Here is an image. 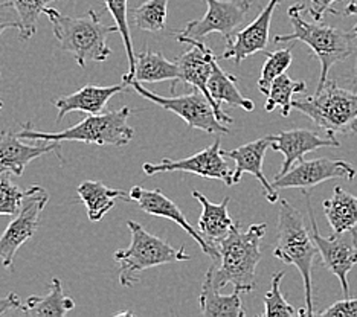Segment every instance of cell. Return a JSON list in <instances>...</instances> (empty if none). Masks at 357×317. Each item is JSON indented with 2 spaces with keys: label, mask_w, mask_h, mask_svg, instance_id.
I'll return each instance as SVG.
<instances>
[{
  "label": "cell",
  "mask_w": 357,
  "mask_h": 317,
  "mask_svg": "<svg viewBox=\"0 0 357 317\" xmlns=\"http://www.w3.org/2000/svg\"><path fill=\"white\" fill-rule=\"evenodd\" d=\"M43 14L52 24L54 36L61 51L74 55L79 68H84L87 61L102 63L112 55L107 37L118 32V26L104 24L100 13L89 10L81 17H69L54 8H46Z\"/></svg>",
  "instance_id": "7a4b0ae2"
},
{
  "label": "cell",
  "mask_w": 357,
  "mask_h": 317,
  "mask_svg": "<svg viewBox=\"0 0 357 317\" xmlns=\"http://www.w3.org/2000/svg\"><path fill=\"white\" fill-rule=\"evenodd\" d=\"M333 233H340L354 229L357 226V195L335 186L333 195L322 203Z\"/></svg>",
  "instance_id": "d4e9b609"
},
{
  "label": "cell",
  "mask_w": 357,
  "mask_h": 317,
  "mask_svg": "<svg viewBox=\"0 0 357 317\" xmlns=\"http://www.w3.org/2000/svg\"><path fill=\"white\" fill-rule=\"evenodd\" d=\"M128 0H104L105 8L110 13V15L115 20V24L118 26V32L123 37V42L126 46L127 59H128V75H132L135 70L136 55L133 52L132 45V36H130V26H128Z\"/></svg>",
  "instance_id": "4dcf8cb0"
},
{
  "label": "cell",
  "mask_w": 357,
  "mask_h": 317,
  "mask_svg": "<svg viewBox=\"0 0 357 317\" xmlns=\"http://www.w3.org/2000/svg\"><path fill=\"white\" fill-rule=\"evenodd\" d=\"M350 84L353 86V91L357 92V60H356V64H354V69H353V72H351Z\"/></svg>",
  "instance_id": "f35d334b"
},
{
  "label": "cell",
  "mask_w": 357,
  "mask_h": 317,
  "mask_svg": "<svg viewBox=\"0 0 357 317\" xmlns=\"http://www.w3.org/2000/svg\"><path fill=\"white\" fill-rule=\"evenodd\" d=\"M267 232L266 223L249 226L248 231H240V223H235L229 235L215 244L220 258L218 268L213 267L214 286L220 290L232 284L234 290L250 293L255 290V270L261 261L259 244Z\"/></svg>",
  "instance_id": "6da1fadb"
},
{
  "label": "cell",
  "mask_w": 357,
  "mask_h": 317,
  "mask_svg": "<svg viewBox=\"0 0 357 317\" xmlns=\"http://www.w3.org/2000/svg\"><path fill=\"white\" fill-rule=\"evenodd\" d=\"M339 148L340 142L335 136H321L319 133L305 128H294L287 132H280L273 134V142L271 148L278 151L284 156L281 171L278 174H284L298 162H301L307 153H312L319 148Z\"/></svg>",
  "instance_id": "2e32d148"
},
{
  "label": "cell",
  "mask_w": 357,
  "mask_h": 317,
  "mask_svg": "<svg viewBox=\"0 0 357 317\" xmlns=\"http://www.w3.org/2000/svg\"><path fill=\"white\" fill-rule=\"evenodd\" d=\"M25 192L20 191L8 176L0 178V217H15L22 208Z\"/></svg>",
  "instance_id": "d6a6232c"
},
{
  "label": "cell",
  "mask_w": 357,
  "mask_h": 317,
  "mask_svg": "<svg viewBox=\"0 0 357 317\" xmlns=\"http://www.w3.org/2000/svg\"><path fill=\"white\" fill-rule=\"evenodd\" d=\"M126 84H115V86H95L87 84L81 87L75 93L68 96H60L54 101V105L59 110L56 115V122H60L68 113L81 111L87 115H96L101 113L113 96L124 92Z\"/></svg>",
  "instance_id": "d6986e66"
},
{
  "label": "cell",
  "mask_w": 357,
  "mask_h": 317,
  "mask_svg": "<svg viewBox=\"0 0 357 317\" xmlns=\"http://www.w3.org/2000/svg\"><path fill=\"white\" fill-rule=\"evenodd\" d=\"M282 278H284V272H278L272 276V287L264 296V307H266V310L263 313L264 317H275V316L291 317V316L299 314V311L295 310V308L291 307L282 296V291H281Z\"/></svg>",
  "instance_id": "1f68e13d"
},
{
  "label": "cell",
  "mask_w": 357,
  "mask_h": 317,
  "mask_svg": "<svg viewBox=\"0 0 357 317\" xmlns=\"http://www.w3.org/2000/svg\"><path fill=\"white\" fill-rule=\"evenodd\" d=\"M116 316H118V317H121V316H135V313H133V311H121V313H118Z\"/></svg>",
  "instance_id": "ab89813d"
},
{
  "label": "cell",
  "mask_w": 357,
  "mask_h": 317,
  "mask_svg": "<svg viewBox=\"0 0 357 317\" xmlns=\"http://www.w3.org/2000/svg\"><path fill=\"white\" fill-rule=\"evenodd\" d=\"M127 226L132 233V242L128 249L115 254V261L119 264V284L123 287H133L141 281V273L149 268L191 259L185 247H173L165 240L145 231L139 223L130 219Z\"/></svg>",
  "instance_id": "52a82bcc"
},
{
  "label": "cell",
  "mask_w": 357,
  "mask_h": 317,
  "mask_svg": "<svg viewBox=\"0 0 357 317\" xmlns=\"http://www.w3.org/2000/svg\"><path fill=\"white\" fill-rule=\"evenodd\" d=\"M75 308V300L63 293L61 281L52 278L46 296H31L22 307V313L37 317H64Z\"/></svg>",
  "instance_id": "484cf974"
},
{
  "label": "cell",
  "mask_w": 357,
  "mask_h": 317,
  "mask_svg": "<svg viewBox=\"0 0 357 317\" xmlns=\"http://www.w3.org/2000/svg\"><path fill=\"white\" fill-rule=\"evenodd\" d=\"M192 197L200 201L202 205V215L199 218V232L204 235V238L215 244L220 242L223 238L229 235L231 229L234 227V222L228 212L229 197H225L222 203H213L206 199L199 191H192Z\"/></svg>",
  "instance_id": "44dd1931"
},
{
  "label": "cell",
  "mask_w": 357,
  "mask_h": 317,
  "mask_svg": "<svg viewBox=\"0 0 357 317\" xmlns=\"http://www.w3.org/2000/svg\"><path fill=\"white\" fill-rule=\"evenodd\" d=\"M280 2L281 0H269L252 23L238 31L229 42H226V51L218 59L234 60L235 64H240L248 56L264 51L269 45L272 15Z\"/></svg>",
  "instance_id": "9a60e30c"
},
{
  "label": "cell",
  "mask_w": 357,
  "mask_h": 317,
  "mask_svg": "<svg viewBox=\"0 0 357 317\" xmlns=\"http://www.w3.org/2000/svg\"><path fill=\"white\" fill-rule=\"evenodd\" d=\"M132 110L123 107L109 113H96L89 115L77 125L69 127L63 132L46 133L32 128L31 122H26L19 132L20 139L38 142H84L100 146H124L132 142L135 136L133 127H130L128 118Z\"/></svg>",
  "instance_id": "3957f363"
},
{
  "label": "cell",
  "mask_w": 357,
  "mask_h": 317,
  "mask_svg": "<svg viewBox=\"0 0 357 317\" xmlns=\"http://www.w3.org/2000/svg\"><path fill=\"white\" fill-rule=\"evenodd\" d=\"M304 199L307 201L308 214H310L312 223V237L319 249L322 256V263L328 270L339 279L345 297H350V284H348V273H350L357 264V231L356 227L350 231L331 233V237H322L316 224V218L313 214L310 195L307 190L303 191Z\"/></svg>",
  "instance_id": "9c48e42d"
},
{
  "label": "cell",
  "mask_w": 357,
  "mask_h": 317,
  "mask_svg": "<svg viewBox=\"0 0 357 317\" xmlns=\"http://www.w3.org/2000/svg\"><path fill=\"white\" fill-rule=\"evenodd\" d=\"M169 0H147L133 10L135 24L142 31L160 32L167 28Z\"/></svg>",
  "instance_id": "83f0119b"
},
{
  "label": "cell",
  "mask_w": 357,
  "mask_h": 317,
  "mask_svg": "<svg viewBox=\"0 0 357 317\" xmlns=\"http://www.w3.org/2000/svg\"><path fill=\"white\" fill-rule=\"evenodd\" d=\"M22 302L19 296L15 293H10V295L5 297H0V316L10 313L13 310H20L22 311Z\"/></svg>",
  "instance_id": "8d00e7d4"
},
{
  "label": "cell",
  "mask_w": 357,
  "mask_h": 317,
  "mask_svg": "<svg viewBox=\"0 0 357 317\" xmlns=\"http://www.w3.org/2000/svg\"><path fill=\"white\" fill-rule=\"evenodd\" d=\"M11 28L20 29V15L11 0H6V2H0V34Z\"/></svg>",
  "instance_id": "836d02e7"
},
{
  "label": "cell",
  "mask_w": 357,
  "mask_h": 317,
  "mask_svg": "<svg viewBox=\"0 0 357 317\" xmlns=\"http://www.w3.org/2000/svg\"><path fill=\"white\" fill-rule=\"evenodd\" d=\"M294 55H291L290 49H280L275 52H267L266 63L263 64L261 75L258 79V91L267 96L271 91V86L275 79H277L282 73L290 68Z\"/></svg>",
  "instance_id": "f546056e"
},
{
  "label": "cell",
  "mask_w": 357,
  "mask_h": 317,
  "mask_svg": "<svg viewBox=\"0 0 357 317\" xmlns=\"http://www.w3.org/2000/svg\"><path fill=\"white\" fill-rule=\"evenodd\" d=\"M205 2L208 10L204 19L186 23L177 37L204 42L209 34L218 32L226 42H229L246 20L252 5L250 0H205Z\"/></svg>",
  "instance_id": "8fae6325"
},
{
  "label": "cell",
  "mask_w": 357,
  "mask_h": 317,
  "mask_svg": "<svg viewBox=\"0 0 357 317\" xmlns=\"http://www.w3.org/2000/svg\"><path fill=\"white\" fill-rule=\"evenodd\" d=\"M240 293L238 290H234L232 295H220L213 281V267H209L200 293L202 314L206 317H245L246 310L243 308Z\"/></svg>",
  "instance_id": "603a6c76"
},
{
  "label": "cell",
  "mask_w": 357,
  "mask_h": 317,
  "mask_svg": "<svg viewBox=\"0 0 357 317\" xmlns=\"http://www.w3.org/2000/svg\"><path fill=\"white\" fill-rule=\"evenodd\" d=\"M123 83L126 86L133 87L135 91L139 93L145 100L159 105L164 110L173 111L178 118H182L186 125L190 128H197L202 132H206L209 134H229V128L226 127L223 122L218 119L217 113L206 96L200 91H194L190 95L182 96H173V98H164L158 93H153L149 88H145L142 83L130 77L126 73L123 78Z\"/></svg>",
  "instance_id": "ba28073f"
},
{
  "label": "cell",
  "mask_w": 357,
  "mask_h": 317,
  "mask_svg": "<svg viewBox=\"0 0 357 317\" xmlns=\"http://www.w3.org/2000/svg\"><path fill=\"white\" fill-rule=\"evenodd\" d=\"M273 142V134L264 136L261 139H257L254 142H249L238 146L235 150H222L225 157H229L235 162V169H234V185L240 182L243 174H250L254 176L257 180L261 183L264 195L269 203H277L278 201V190L273 188V185L269 183L264 173H263V162L266 151L271 148Z\"/></svg>",
  "instance_id": "e0dca14e"
},
{
  "label": "cell",
  "mask_w": 357,
  "mask_h": 317,
  "mask_svg": "<svg viewBox=\"0 0 357 317\" xmlns=\"http://www.w3.org/2000/svg\"><path fill=\"white\" fill-rule=\"evenodd\" d=\"M304 10V3H295L289 8L287 14L294 32L286 36H277L273 42H303L310 47L321 61L319 84H322L328 79L330 69L353 54V40L357 37L353 31L345 32L321 22H307L303 17Z\"/></svg>",
  "instance_id": "277c9868"
},
{
  "label": "cell",
  "mask_w": 357,
  "mask_h": 317,
  "mask_svg": "<svg viewBox=\"0 0 357 317\" xmlns=\"http://www.w3.org/2000/svg\"><path fill=\"white\" fill-rule=\"evenodd\" d=\"M319 316H340V317H357V299L345 297L344 300H339L330 305L327 310L319 311Z\"/></svg>",
  "instance_id": "e575fe53"
},
{
  "label": "cell",
  "mask_w": 357,
  "mask_h": 317,
  "mask_svg": "<svg viewBox=\"0 0 357 317\" xmlns=\"http://www.w3.org/2000/svg\"><path fill=\"white\" fill-rule=\"evenodd\" d=\"M11 2L20 15L19 37L22 42H26L37 32L38 17L45 13L47 5L59 0H11Z\"/></svg>",
  "instance_id": "f1b7e54d"
},
{
  "label": "cell",
  "mask_w": 357,
  "mask_h": 317,
  "mask_svg": "<svg viewBox=\"0 0 357 317\" xmlns=\"http://www.w3.org/2000/svg\"><path fill=\"white\" fill-rule=\"evenodd\" d=\"M319 249L312 237V232H308L305 227L301 212L291 206L287 200H281L278 240L273 249V256L284 264L295 265L301 273L305 290V316L310 317L316 314L313 311L312 270Z\"/></svg>",
  "instance_id": "5b68a950"
},
{
  "label": "cell",
  "mask_w": 357,
  "mask_h": 317,
  "mask_svg": "<svg viewBox=\"0 0 357 317\" xmlns=\"http://www.w3.org/2000/svg\"><path fill=\"white\" fill-rule=\"evenodd\" d=\"M357 174V169L345 160H335L328 157H319L313 160H301L291 167L287 173L277 174L273 178L275 190H310L331 178H347L353 180Z\"/></svg>",
  "instance_id": "7c38bea8"
},
{
  "label": "cell",
  "mask_w": 357,
  "mask_h": 317,
  "mask_svg": "<svg viewBox=\"0 0 357 317\" xmlns=\"http://www.w3.org/2000/svg\"><path fill=\"white\" fill-rule=\"evenodd\" d=\"M330 13L335 14V15H342V17H350V15H357V2H350V3H348L344 8L342 13H339L336 10H331ZM353 32H354L356 37H357V23H356V26L353 28Z\"/></svg>",
  "instance_id": "74e56055"
},
{
  "label": "cell",
  "mask_w": 357,
  "mask_h": 317,
  "mask_svg": "<svg viewBox=\"0 0 357 317\" xmlns=\"http://www.w3.org/2000/svg\"><path fill=\"white\" fill-rule=\"evenodd\" d=\"M208 92L211 100H213L217 116L223 124H231L234 119L222 110V102L229 104L232 107H240L245 111H252L255 109L254 101L249 100L246 96H243L241 92L238 91L237 77L225 72L220 68V64H218L217 56L213 61V72H211V77L208 79Z\"/></svg>",
  "instance_id": "ffe728a7"
},
{
  "label": "cell",
  "mask_w": 357,
  "mask_h": 317,
  "mask_svg": "<svg viewBox=\"0 0 357 317\" xmlns=\"http://www.w3.org/2000/svg\"><path fill=\"white\" fill-rule=\"evenodd\" d=\"M305 91L307 84L304 81H295L287 73H282L271 86V91L267 93V101L264 104V110L271 113L277 107H281V115L287 118L291 109H294V96Z\"/></svg>",
  "instance_id": "4316f807"
},
{
  "label": "cell",
  "mask_w": 357,
  "mask_h": 317,
  "mask_svg": "<svg viewBox=\"0 0 357 317\" xmlns=\"http://www.w3.org/2000/svg\"><path fill=\"white\" fill-rule=\"evenodd\" d=\"M220 145V139H217L213 145H209L204 151L194 154V156L181 160H169L164 157L159 164H144L142 169L147 176L182 171V173L197 174L205 178H215V180H222L225 185L232 186L234 171H231L228 164H226Z\"/></svg>",
  "instance_id": "4fadbf2b"
},
{
  "label": "cell",
  "mask_w": 357,
  "mask_h": 317,
  "mask_svg": "<svg viewBox=\"0 0 357 317\" xmlns=\"http://www.w3.org/2000/svg\"><path fill=\"white\" fill-rule=\"evenodd\" d=\"M128 197H130V201H136L144 212H147L154 217L169 219V222L176 223L178 227H182V229L199 244V247L202 249L204 254L209 255L214 259L220 256L218 255V250L214 244L208 242L204 238V235L194 231V227L190 224L188 219H186V217L182 214L181 208H178L172 199L167 197V195L160 190H145V188H142V186H133V188L128 192Z\"/></svg>",
  "instance_id": "5bb4252c"
},
{
  "label": "cell",
  "mask_w": 357,
  "mask_h": 317,
  "mask_svg": "<svg viewBox=\"0 0 357 317\" xmlns=\"http://www.w3.org/2000/svg\"><path fill=\"white\" fill-rule=\"evenodd\" d=\"M78 197L87 208V217L92 223L101 222L102 217L113 209L116 200L130 201L128 194L121 190H112L102 182L84 180L78 188Z\"/></svg>",
  "instance_id": "cb8c5ba5"
},
{
  "label": "cell",
  "mask_w": 357,
  "mask_h": 317,
  "mask_svg": "<svg viewBox=\"0 0 357 317\" xmlns=\"http://www.w3.org/2000/svg\"><path fill=\"white\" fill-rule=\"evenodd\" d=\"M294 109L326 130L328 136L357 133V92L339 87L333 79L318 84L314 95L294 101Z\"/></svg>",
  "instance_id": "8992f818"
},
{
  "label": "cell",
  "mask_w": 357,
  "mask_h": 317,
  "mask_svg": "<svg viewBox=\"0 0 357 317\" xmlns=\"http://www.w3.org/2000/svg\"><path fill=\"white\" fill-rule=\"evenodd\" d=\"M130 77L142 84L172 81V93H174L178 79H181V69H178L177 61H169L162 52H153L149 47H145V51L136 55L135 70Z\"/></svg>",
  "instance_id": "7402d4cb"
},
{
  "label": "cell",
  "mask_w": 357,
  "mask_h": 317,
  "mask_svg": "<svg viewBox=\"0 0 357 317\" xmlns=\"http://www.w3.org/2000/svg\"><path fill=\"white\" fill-rule=\"evenodd\" d=\"M335 2H340V0H310L308 13H310L314 22H322L324 14L331 11V5Z\"/></svg>",
  "instance_id": "d590c367"
},
{
  "label": "cell",
  "mask_w": 357,
  "mask_h": 317,
  "mask_svg": "<svg viewBox=\"0 0 357 317\" xmlns=\"http://www.w3.org/2000/svg\"><path fill=\"white\" fill-rule=\"evenodd\" d=\"M3 109V102L2 101H0V110H2Z\"/></svg>",
  "instance_id": "60d3db41"
},
{
  "label": "cell",
  "mask_w": 357,
  "mask_h": 317,
  "mask_svg": "<svg viewBox=\"0 0 357 317\" xmlns=\"http://www.w3.org/2000/svg\"><path fill=\"white\" fill-rule=\"evenodd\" d=\"M47 201H50V194L42 186H31L25 191L19 214L14 217L0 237V261L8 270H13L17 250L36 233L40 224V215Z\"/></svg>",
  "instance_id": "30bf717a"
},
{
  "label": "cell",
  "mask_w": 357,
  "mask_h": 317,
  "mask_svg": "<svg viewBox=\"0 0 357 317\" xmlns=\"http://www.w3.org/2000/svg\"><path fill=\"white\" fill-rule=\"evenodd\" d=\"M52 151H56L61 159L60 142L43 141L40 145H26L20 141L19 133L2 132L0 133V178L10 174L23 176L31 160Z\"/></svg>",
  "instance_id": "ac0fdd59"
}]
</instances>
